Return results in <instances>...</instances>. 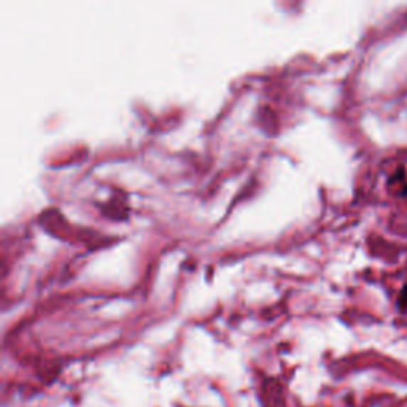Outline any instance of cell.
Here are the masks:
<instances>
[{
	"label": "cell",
	"instance_id": "obj_1",
	"mask_svg": "<svg viewBox=\"0 0 407 407\" xmlns=\"http://www.w3.org/2000/svg\"><path fill=\"white\" fill-rule=\"evenodd\" d=\"M399 304H401L403 307H407V286H406L404 291H403V295H401V301H399Z\"/></svg>",
	"mask_w": 407,
	"mask_h": 407
}]
</instances>
